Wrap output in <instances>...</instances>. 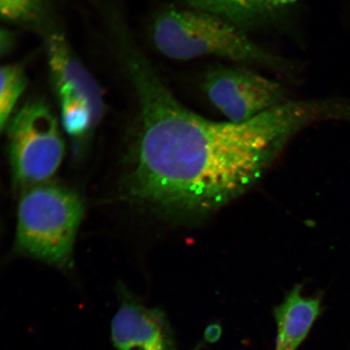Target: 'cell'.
I'll list each match as a JSON object with an SVG mask.
<instances>
[{"instance_id": "2", "label": "cell", "mask_w": 350, "mask_h": 350, "mask_svg": "<svg viewBox=\"0 0 350 350\" xmlns=\"http://www.w3.org/2000/svg\"><path fill=\"white\" fill-rule=\"evenodd\" d=\"M152 40L161 54L175 60L215 56L241 64L291 72L286 59L254 42L244 29L212 13L168 8L153 23Z\"/></svg>"}, {"instance_id": "1", "label": "cell", "mask_w": 350, "mask_h": 350, "mask_svg": "<svg viewBox=\"0 0 350 350\" xmlns=\"http://www.w3.org/2000/svg\"><path fill=\"white\" fill-rule=\"evenodd\" d=\"M120 52L139 106L128 190L157 212L220 208L251 187L297 131L342 121L347 112L340 97L288 100L239 124L211 121L183 106L133 44Z\"/></svg>"}, {"instance_id": "12", "label": "cell", "mask_w": 350, "mask_h": 350, "mask_svg": "<svg viewBox=\"0 0 350 350\" xmlns=\"http://www.w3.org/2000/svg\"><path fill=\"white\" fill-rule=\"evenodd\" d=\"M43 0H0L3 20L12 23L32 21L41 11Z\"/></svg>"}, {"instance_id": "10", "label": "cell", "mask_w": 350, "mask_h": 350, "mask_svg": "<svg viewBox=\"0 0 350 350\" xmlns=\"http://www.w3.org/2000/svg\"><path fill=\"white\" fill-rule=\"evenodd\" d=\"M27 85V78L20 65H7L1 69L0 90V128L3 131L10 121L17 100Z\"/></svg>"}, {"instance_id": "4", "label": "cell", "mask_w": 350, "mask_h": 350, "mask_svg": "<svg viewBox=\"0 0 350 350\" xmlns=\"http://www.w3.org/2000/svg\"><path fill=\"white\" fill-rule=\"evenodd\" d=\"M10 157L17 185L33 187L53 175L62 163L64 144L58 121L40 100L24 105L8 124Z\"/></svg>"}, {"instance_id": "6", "label": "cell", "mask_w": 350, "mask_h": 350, "mask_svg": "<svg viewBox=\"0 0 350 350\" xmlns=\"http://www.w3.org/2000/svg\"><path fill=\"white\" fill-rule=\"evenodd\" d=\"M111 340L117 350H174L164 312L133 299H125L111 321Z\"/></svg>"}, {"instance_id": "14", "label": "cell", "mask_w": 350, "mask_h": 350, "mask_svg": "<svg viewBox=\"0 0 350 350\" xmlns=\"http://www.w3.org/2000/svg\"><path fill=\"white\" fill-rule=\"evenodd\" d=\"M200 345H197L196 347H195L193 349H191V350H200Z\"/></svg>"}, {"instance_id": "13", "label": "cell", "mask_w": 350, "mask_h": 350, "mask_svg": "<svg viewBox=\"0 0 350 350\" xmlns=\"http://www.w3.org/2000/svg\"><path fill=\"white\" fill-rule=\"evenodd\" d=\"M297 1V0H275V2H277V5L279 8L291 5V4L295 3Z\"/></svg>"}, {"instance_id": "3", "label": "cell", "mask_w": 350, "mask_h": 350, "mask_svg": "<svg viewBox=\"0 0 350 350\" xmlns=\"http://www.w3.org/2000/svg\"><path fill=\"white\" fill-rule=\"evenodd\" d=\"M83 216L82 200L72 191L43 183L30 187L17 212L16 250L48 264L67 266Z\"/></svg>"}, {"instance_id": "8", "label": "cell", "mask_w": 350, "mask_h": 350, "mask_svg": "<svg viewBox=\"0 0 350 350\" xmlns=\"http://www.w3.org/2000/svg\"><path fill=\"white\" fill-rule=\"evenodd\" d=\"M321 310L319 297H306L296 286L274 310L278 335L275 350H297Z\"/></svg>"}, {"instance_id": "7", "label": "cell", "mask_w": 350, "mask_h": 350, "mask_svg": "<svg viewBox=\"0 0 350 350\" xmlns=\"http://www.w3.org/2000/svg\"><path fill=\"white\" fill-rule=\"evenodd\" d=\"M46 42L52 80L59 100H83L89 105L99 122L105 109L98 83L72 53L62 34L52 32L48 35Z\"/></svg>"}, {"instance_id": "9", "label": "cell", "mask_w": 350, "mask_h": 350, "mask_svg": "<svg viewBox=\"0 0 350 350\" xmlns=\"http://www.w3.org/2000/svg\"><path fill=\"white\" fill-rule=\"evenodd\" d=\"M192 10L212 13L246 29L260 25L279 10L275 0H185Z\"/></svg>"}, {"instance_id": "5", "label": "cell", "mask_w": 350, "mask_h": 350, "mask_svg": "<svg viewBox=\"0 0 350 350\" xmlns=\"http://www.w3.org/2000/svg\"><path fill=\"white\" fill-rule=\"evenodd\" d=\"M202 89L229 122H243L287 102L279 82L247 68L219 67L204 74Z\"/></svg>"}, {"instance_id": "11", "label": "cell", "mask_w": 350, "mask_h": 350, "mask_svg": "<svg viewBox=\"0 0 350 350\" xmlns=\"http://www.w3.org/2000/svg\"><path fill=\"white\" fill-rule=\"evenodd\" d=\"M61 116L64 129L73 138L81 139L97 125L93 111L86 103L78 99H61Z\"/></svg>"}]
</instances>
